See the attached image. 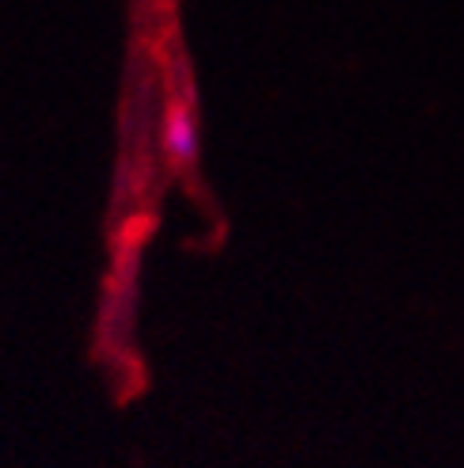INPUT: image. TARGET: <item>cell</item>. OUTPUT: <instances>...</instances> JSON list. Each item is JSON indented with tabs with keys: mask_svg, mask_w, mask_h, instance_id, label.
<instances>
[{
	"mask_svg": "<svg viewBox=\"0 0 464 468\" xmlns=\"http://www.w3.org/2000/svg\"><path fill=\"white\" fill-rule=\"evenodd\" d=\"M164 149L175 164H195L198 160V126L187 107H172L164 122Z\"/></svg>",
	"mask_w": 464,
	"mask_h": 468,
	"instance_id": "6da1fadb",
	"label": "cell"
}]
</instances>
